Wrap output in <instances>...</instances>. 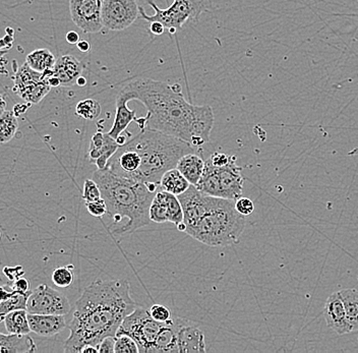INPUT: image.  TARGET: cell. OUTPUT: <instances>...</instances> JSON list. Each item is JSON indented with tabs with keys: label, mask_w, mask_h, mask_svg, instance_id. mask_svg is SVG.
Wrapping results in <instances>:
<instances>
[{
	"label": "cell",
	"mask_w": 358,
	"mask_h": 353,
	"mask_svg": "<svg viewBox=\"0 0 358 353\" xmlns=\"http://www.w3.org/2000/svg\"><path fill=\"white\" fill-rule=\"evenodd\" d=\"M129 101H140L147 109V127L173 136L192 146L209 142L214 113L209 105L198 106L185 100L180 85L152 79H136L120 91Z\"/></svg>",
	"instance_id": "1"
},
{
	"label": "cell",
	"mask_w": 358,
	"mask_h": 353,
	"mask_svg": "<svg viewBox=\"0 0 358 353\" xmlns=\"http://www.w3.org/2000/svg\"><path fill=\"white\" fill-rule=\"evenodd\" d=\"M138 307L131 298L129 281H93L76 303L64 352L82 353L87 345L97 347L106 337H115L123 319Z\"/></svg>",
	"instance_id": "2"
},
{
	"label": "cell",
	"mask_w": 358,
	"mask_h": 353,
	"mask_svg": "<svg viewBox=\"0 0 358 353\" xmlns=\"http://www.w3.org/2000/svg\"><path fill=\"white\" fill-rule=\"evenodd\" d=\"M92 178L99 185L102 198L106 202L105 216L111 220L109 229L112 233L115 234L123 219H127V223L120 236L133 233L149 224L150 207L159 185L122 178L108 169H98Z\"/></svg>",
	"instance_id": "3"
},
{
	"label": "cell",
	"mask_w": 358,
	"mask_h": 353,
	"mask_svg": "<svg viewBox=\"0 0 358 353\" xmlns=\"http://www.w3.org/2000/svg\"><path fill=\"white\" fill-rule=\"evenodd\" d=\"M125 145L141 157V166L134 180L147 185H160L165 172L176 168L182 156L194 153L189 143L154 129H142Z\"/></svg>",
	"instance_id": "4"
},
{
	"label": "cell",
	"mask_w": 358,
	"mask_h": 353,
	"mask_svg": "<svg viewBox=\"0 0 358 353\" xmlns=\"http://www.w3.org/2000/svg\"><path fill=\"white\" fill-rule=\"evenodd\" d=\"M245 227V216L237 211L235 201L216 198L209 211L185 233L209 247H225L236 243Z\"/></svg>",
	"instance_id": "5"
},
{
	"label": "cell",
	"mask_w": 358,
	"mask_h": 353,
	"mask_svg": "<svg viewBox=\"0 0 358 353\" xmlns=\"http://www.w3.org/2000/svg\"><path fill=\"white\" fill-rule=\"evenodd\" d=\"M243 182L241 168L237 166L236 157L234 156L223 167L214 166L210 159L206 161L203 176L196 187L209 196L237 201L243 196Z\"/></svg>",
	"instance_id": "6"
},
{
	"label": "cell",
	"mask_w": 358,
	"mask_h": 353,
	"mask_svg": "<svg viewBox=\"0 0 358 353\" xmlns=\"http://www.w3.org/2000/svg\"><path fill=\"white\" fill-rule=\"evenodd\" d=\"M145 1L153 8L155 15H148L144 8L140 6L141 17L149 23L159 22L164 24L165 28H167L172 34L180 30L183 24L190 20L198 21L203 6V0H174L173 3L166 10H161L154 0Z\"/></svg>",
	"instance_id": "7"
},
{
	"label": "cell",
	"mask_w": 358,
	"mask_h": 353,
	"mask_svg": "<svg viewBox=\"0 0 358 353\" xmlns=\"http://www.w3.org/2000/svg\"><path fill=\"white\" fill-rule=\"evenodd\" d=\"M165 324L166 322L156 321L149 310L138 305L123 319L116 335L131 336L138 343L140 352H153L157 337Z\"/></svg>",
	"instance_id": "8"
},
{
	"label": "cell",
	"mask_w": 358,
	"mask_h": 353,
	"mask_svg": "<svg viewBox=\"0 0 358 353\" xmlns=\"http://www.w3.org/2000/svg\"><path fill=\"white\" fill-rule=\"evenodd\" d=\"M15 71L13 90L26 102L38 104L52 88L43 73L34 71L26 62Z\"/></svg>",
	"instance_id": "9"
},
{
	"label": "cell",
	"mask_w": 358,
	"mask_h": 353,
	"mask_svg": "<svg viewBox=\"0 0 358 353\" xmlns=\"http://www.w3.org/2000/svg\"><path fill=\"white\" fill-rule=\"evenodd\" d=\"M71 308V303L64 294L46 284L39 285L33 290L27 305L29 314L60 316H66Z\"/></svg>",
	"instance_id": "10"
},
{
	"label": "cell",
	"mask_w": 358,
	"mask_h": 353,
	"mask_svg": "<svg viewBox=\"0 0 358 353\" xmlns=\"http://www.w3.org/2000/svg\"><path fill=\"white\" fill-rule=\"evenodd\" d=\"M140 15L136 0H104L103 26L110 31H122L131 27Z\"/></svg>",
	"instance_id": "11"
},
{
	"label": "cell",
	"mask_w": 358,
	"mask_h": 353,
	"mask_svg": "<svg viewBox=\"0 0 358 353\" xmlns=\"http://www.w3.org/2000/svg\"><path fill=\"white\" fill-rule=\"evenodd\" d=\"M104 0H69L71 20L87 34L102 30V8Z\"/></svg>",
	"instance_id": "12"
},
{
	"label": "cell",
	"mask_w": 358,
	"mask_h": 353,
	"mask_svg": "<svg viewBox=\"0 0 358 353\" xmlns=\"http://www.w3.org/2000/svg\"><path fill=\"white\" fill-rule=\"evenodd\" d=\"M150 219L155 223H173L176 226L182 223L185 215L178 196L159 187L150 207Z\"/></svg>",
	"instance_id": "13"
},
{
	"label": "cell",
	"mask_w": 358,
	"mask_h": 353,
	"mask_svg": "<svg viewBox=\"0 0 358 353\" xmlns=\"http://www.w3.org/2000/svg\"><path fill=\"white\" fill-rule=\"evenodd\" d=\"M324 317L327 325L338 335H345L353 332L347 319L345 305L339 291L331 294L324 307Z\"/></svg>",
	"instance_id": "14"
},
{
	"label": "cell",
	"mask_w": 358,
	"mask_h": 353,
	"mask_svg": "<svg viewBox=\"0 0 358 353\" xmlns=\"http://www.w3.org/2000/svg\"><path fill=\"white\" fill-rule=\"evenodd\" d=\"M120 145L108 134L96 133L92 137L89 148L90 162L96 164L98 169L106 168L109 160L116 153Z\"/></svg>",
	"instance_id": "15"
},
{
	"label": "cell",
	"mask_w": 358,
	"mask_h": 353,
	"mask_svg": "<svg viewBox=\"0 0 358 353\" xmlns=\"http://www.w3.org/2000/svg\"><path fill=\"white\" fill-rule=\"evenodd\" d=\"M178 352H206L205 335L198 327L181 319L178 332Z\"/></svg>",
	"instance_id": "16"
},
{
	"label": "cell",
	"mask_w": 358,
	"mask_h": 353,
	"mask_svg": "<svg viewBox=\"0 0 358 353\" xmlns=\"http://www.w3.org/2000/svg\"><path fill=\"white\" fill-rule=\"evenodd\" d=\"M31 330L43 337H52L66 329L64 316L60 315L28 314Z\"/></svg>",
	"instance_id": "17"
},
{
	"label": "cell",
	"mask_w": 358,
	"mask_h": 353,
	"mask_svg": "<svg viewBox=\"0 0 358 353\" xmlns=\"http://www.w3.org/2000/svg\"><path fill=\"white\" fill-rule=\"evenodd\" d=\"M84 66L77 57L73 55H64L56 60L53 73L59 80L60 86L71 87L77 84L78 79L82 77Z\"/></svg>",
	"instance_id": "18"
},
{
	"label": "cell",
	"mask_w": 358,
	"mask_h": 353,
	"mask_svg": "<svg viewBox=\"0 0 358 353\" xmlns=\"http://www.w3.org/2000/svg\"><path fill=\"white\" fill-rule=\"evenodd\" d=\"M129 102L127 98L120 92L117 97H116V114L113 126L108 131V135L115 138V140L127 131V127L131 124V122L136 120V113L129 108V106H127Z\"/></svg>",
	"instance_id": "19"
},
{
	"label": "cell",
	"mask_w": 358,
	"mask_h": 353,
	"mask_svg": "<svg viewBox=\"0 0 358 353\" xmlns=\"http://www.w3.org/2000/svg\"><path fill=\"white\" fill-rule=\"evenodd\" d=\"M181 319H171L166 322L157 337L153 353L178 352V332Z\"/></svg>",
	"instance_id": "20"
},
{
	"label": "cell",
	"mask_w": 358,
	"mask_h": 353,
	"mask_svg": "<svg viewBox=\"0 0 358 353\" xmlns=\"http://www.w3.org/2000/svg\"><path fill=\"white\" fill-rule=\"evenodd\" d=\"M37 352L35 342L29 334H0V353H32Z\"/></svg>",
	"instance_id": "21"
},
{
	"label": "cell",
	"mask_w": 358,
	"mask_h": 353,
	"mask_svg": "<svg viewBox=\"0 0 358 353\" xmlns=\"http://www.w3.org/2000/svg\"><path fill=\"white\" fill-rule=\"evenodd\" d=\"M33 294V290L30 292L15 291V290L6 289L4 286L1 287V294H0V316H1V321L3 322L4 317L13 310H27L28 305V301L30 298L31 294Z\"/></svg>",
	"instance_id": "22"
},
{
	"label": "cell",
	"mask_w": 358,
	"mask_h": 353,
	"mask_svg": "<svg viewBox=\"0 0 358 353\" xmlns=\"http://www.w3.org/2000/svg\"><path fill=\"white\" fill-rule=\"evenodd\" d=\"M206 161L194 153L187 154L178 161L176 168L189 180L190 185H196L205 171Z\"/></svg>",
	"instance_id": "23"
},
{
	"label": "cell",
	"mask_w": 358,
	"mask_h": 353,
	"mask_svg": "<svg viewBox=\"0 0 358 353\" xmlns=\"http://www.w3.org/2000/svg\"><path fill=\"white\" fill-rule=\"evenodd\" d=\"M190 185H192L182 175V173L178 168H173L163 174L159 187L168 193L179 196V194L185 193Z\"/></svg>",
	"instance_id": "24"
},
{
	"label": "cell",
	"mask_w": 358,
	"mask_h": 353,
	"mask_svg": "<svg viewBox=\"0 0 358 353\" xmlns=\"http://www.w3.org/2000/svg\"><path fill=\"white\" fill-rule=\"evenodd\" d=\"M28 310H13L4 317V325L10 334H29L32 332L29 324Z\"/></svg>",
	"instance_id": "25"
},
{
	"label": "cell",
	"mask_w": 358,
	"mask_h": 353,
	"mask_svg": "<svg viewBox=\"0 0 358 353\" xmlns=\"http://www.w3.org/2000/svg\"><path fill=\"white\" fill-rule=\"evenodd\" d=\"M56 58L48 49L34 50L26 58V62L38 73H43L48 69H55Z\"/></svg>",
	"instance_id": "26"
},
{
	"label": "cell",
	"mask_w": 358,
	"mask_h": 353,
	"mask_svg": "<svg viewBox=\"0 0 358 353\" xmlns=\"http://www.w3.org/2000/svg\"><path fill=\"white\" fill-rule=\"evenodd\" d=\"M345 305L347 319L353 332L358 331V290L349 288L339 291Z\"/></svg>",
	"instance_id": "27"
},
{
	"label": "cell",
	"mask_w": 358,
	"mask_h": 353,
	"mask_svg": "<svg viewBox=\"0 0 358 353\" xmlns=\"http://www.w3.org/2000/svg\"><path fill=\"white\" fill-rule=\"evenodd\" d=\"M19 129V122L13 110H4L0 120V141L2 144L10 142Z\"/></svg>",
	"instance_id": "28"
},
{
	"label": "cell",
	"mask_w": 358,
	"mask_h": 353,
	"mask_svg": "<svg viewBox=\"0 0 358 353\" xmlns=\"http://www.w3.org/2000/svg\"><path fill=\"white\" fill-rule=\"evenodd\" d=\"M76 113L84 120H95L99 117L101 106L96 100L85 99L78 102L77 107H76Z\"/></svg>",
	"instance_id": "29"
},
{
	"label": "cell",
	"mask_w": 358,
	"mask_h": 353,
	"mask_svg": "<svg viewBox=\"0 0 358 353\" xmlns=\"http://www.w3.org/2000/svg\"><path fill=\"white\" fill-rule=\"evenodd\" d=\"M73 279H75V275H73V265L57 268L52 274V282L60 288H66L71 286L73 282Z\"/></svg>",
	"instance_id": "30"
},
{
	"label": "cell",
	"mask_w": 358,
	"mask_h": 353,
	"mask_svg": "<svg viewBox=\"0 0 358 353\" xmlns=\"http://www.w3.org/2000/svg\"><path fill=\"white\" fill-rule=\"evenodd\" d=\"M115 353H138L140 352L138 343L127 334L116 335L115 336Z\"/></svg>",
	"instance_id": "31"
},
{
	"label": "cell",
	"mask_w": 358,
	"mask_h": 353,
	"mask_svg": "<svg viewBox=\"0 0 358 353\" xmlns=\"http://www.w3.org/2000/svg\"><path fill=\"white\" fill-rule=\"evenodd\" d=\"M101 198H102V193H101L99 185L93 178L85 180L84 189H83V199L85 202H93Z\"/></svg>",
	"instance_id": "32"
},
{
	"label": "cell",
	"mask_w": 358,
	"mask_h": 353,
	"mask_svg": "<svg viewBox=\"0 0 358 353\" xmlns=\"http://www.w3.org/2000/svg\"><path fill=\"white\" fill-rule=\"evenodd\" d=\"M86 208L92 216L97 217V218H102L107 214L106 202L103 198L93 201V202H86Z\"/></svg>",
	"instance_id": "33"
},
{
	"label": "cell",
	"mask_w": 358,
	"mask_h": 353,
	"mask_svg": "<svg viewBox=\"0 0 358 353\" xmlns=\"http://www.w3.org/2000/svg\"><path fill=\"white\" fill-rule=\"evenodd\" d=\"M235 208L237 211L243 216L252 215L255 212V204L250 199L241 196L238 200L235 201Z\"/></svg>",
	"instance_id": "34"
},
{
	"label": "cell",
	"mask_w": 358,
	"mask_h": 353,
	"mask_svg": "<svg viewBox=\"0 0 358 353\" xmlns=\"http://www.w3.org/2000/svg\"><path fill=\"white\" fill-rule=\"evenodd\" d=\"M150 312L151 316L158 322H167L172 319L171 312L163 305H152Z\"/></svg>",
	"instance_id": "35"
},
{
	"label": "cell",
	"mask_w": 358,
	"mask_h": 353,
	"mask_svg": "<svg viewBox=\"0 0 358 353\" xmlns=\"http://www.w3.org/2000/svg\"><path fill=\"white\" fill-rule=\"evenodd\" d=\"M3 286L6 289L15 290V291L24 292V294L31 291L30 282H29L28 279L24 278V277H21V278L15 281H10V283H8V285Z\"/></svg>",
	"instance_id": "36"
},
{
	"label": "cell",
	"mask_w": 358,
	"mask_h": 353,
	"mask_svg": "<svg viewBox=\"0 0 358 353\" xmlns=\"http://www.w3.org/2000/svg\"><path fill=\"white\" fill-rule=\"evenodd\" d=\"M232 158H234V156H228L226 154L215 152L209 159L211 160L212 164L214 166L223 167L226 166L232 160Z\"/></svg>",
	"instance_id": "37"
},
{
	"label": "cell",
	"mask_w": 358,
	"mask_h": 353,
	"mask_svg": "<svg viewBox=\"0 0 358 353\" xmlns=\"http://www.w3.org/2000/svg\"><path fill=\"white\" fill-rule=\"evenodd\" d=\"M98 352L100 353H113L115 348V337H106L100 342L97 346Z\"/></svg>",
	"instance_id": "38"
},
{
	"label": "cell",
	"mask_w": 358,
	"mask_h": 353,
	"mask_svg": "<svg viewBox=\"0 0 358 353\" xmlns=\"http://www.w3.org/2000/svg\"><path fill=\"white\" fill-rule=\"evenodd\" d=\"M3 273L8 276L10 281H15L17 279L21 278L24 272L21 266H19V267H6L4 268Z\"/></svg>",
	"instance_id": "39"
},
{
	"label": "cell",
	"mask_w": 358,
	"mask_h": 353,
	"mask_svg": "<svg viewBox=\"0 0 358 353\" xmlns=\"http://www.w3.org/2000/svg\"><path fill=\"white\" fill-rule=\"evenodd\" d=\"M164 24L159 23V22H153V23H151V27H150V31H151L152 34L155 36L162 35L164 33Z\"/></svg>",
	"instance_id": "40"
},
{
	"label": "cell",
	"mask_w": 358,
	"mask_h": 353,
	"mask_svg": "<svg viewBox=\"0 0 358 353\" xmlns=\"http://www.w3.org/2000/svg\"><path fill=\"white\" fill-rule=\"evenodd\" d=\"M66 40L69 44H77L80 42V35L78 34L75 31H71L66 35Z\"/></svg>",
	"instance_id": "41"
},
{
	"label": "cell",
	"mask_w": 358,
	"mask_h": 353,
	"mask_svg": "<svg viewBox=\"0 0 358 353\" xmlns=\"http://www.w3.org/2000/svg\"><path fill=\"white\" fill-rule=\"evenodd\" d=\"M78 50L82 51V52L87 53L91 50V44L89 43L88 41H85V40H82V41L78 42L77 44Z\"/></svg>",
	"instance_id": "42"
},
{
	"label": "cell",
	"mask_w": 358,
	"mask_h": 353,
	"mask_svg": "<svg viewBox=\"0 0 358 353\" xmlns=\"http://www.w3.org/2000/svg\"><path fill=\"white\" fill-rule=\"evenodd\" d=\"M82 353H98V348L93 345H87L84 350H82Z\"/></svg>",
	"instance_id": "43"
},
{
	"label": "cell",
	"mask_w": 358,
	"mask_h": 353,
	"mask_svg": "<svg viewBox=\"0 0 358 353\" xmlns=\"http://www.w3.org/2000/svg\"><path fill=\"white\" fill-rule=\"evenodd\" d=\"M86 84H87V80H86V79H85L84 77L78 78V82H77V85H78V86L83 87V86H85V85H86Z\"/></svg>",
	"instance_id": "44"
}]
</instances>
